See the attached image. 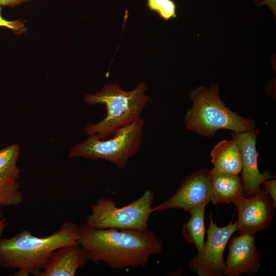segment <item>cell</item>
Wrapping results in <instances>:
<instances>
[{
  "label": "cell",
  "instance_id": "1",
  "mask_svg": "<svg viewBox=\"0 0 276 276\" xmlns=\"http://www.w3.org/2000/svg\"><path fill=\"white\" fill-rule=\"evenodd\" d=\"M78 242L89 260L113 269L145 267L163 248L162 240L148 229L97 228L86 224L79 226Z\"/></svg>",
  "mask_w": 276,
  "mask_h": 276
},
{
  "label": "cell",
  "instance_id": "2",
  "mask_svg": "<svg viewBox=\"0 0 276 276\" xmlns=\"http://www.w3.org/2000/svg\"><path fill=\"white\" fill-rule=\"evenodd\" d=\"M79 236V226L65 221L48 236H36L25 229L11 238H0V265L16 270L14 275L36 276L55 250L78 243Z\"/></svg>",
  "mask_w": 276,
  "mask_h": 276
},
{
  "label": "cell",
  "instance_id": "3",
  "mask_svg": "<svg viewBox=\"0 0 276 276\" xmlns=\"http://www.w3.org/2000/svg\"><path fill=\"white\" fill-rule=\"evenodd\" d=\"M147 85L140 82L130 91L123 90L118 84L107 83L101 90L84 97L89 105L105 106L107 113L97 123L90 122L85 128L87 135L97 139L107 138L119 129L140 118L145 107L150 100L146 94Z\"/></svg>",
  "mask_w": 276,
  "mask_h": 276
},
{
  "label": "cell",
  "instance_id": "4",
  "mask_svg": "<svg viewBox=\"0 0 276 276\" xmlns=\"http://www.w3.org/2000/svg\"><path fill=\"white\" fill-rule=\"evenodd\" d=\"M218 92L216 84H212L209 88L197 87L190 92L193 106L185 114L186 128L206 136H213L222 129L237 133L254 130V122L227 108L220 98Z\"/></svg>",
  "mask_w": 276,
  "mask_h": 276
},
{
  "label": "cell",
  "instance_id": "5",
  "mask_svg": "<svg viewBox=\"0 0 276 276\" xmlns=\"http://www.w3.org/2000/svg\"><path fill=\"white\" fill-rule=\"evenodd\" d=\"M145 121L140 118L103 139L88 136L74 145L68 156L85 159H102L114 164L119 169L125 168L129 159L141 147Z\"/></svg>",
  "mask_w": 276,
  "mask_h": 276
},
{
  "label": "cell",
  "instance_id": "6",
  "mask_svg": "<svg viewBox=\"0 0 276 276\" xmlns=\"http://www.w3.org/2000/svg\"><path fill=\"white\" fill-rule=\"evenodd\" d=\"M153 199V192L148 190L135 201L120 208L114 201L101 198L91 205L86 224L97 228L147 230Z\"/></svg>",
  "mask_w": 276,
  "mask_h": 276
},
{
  "label": "cell",
  "instance_id": "7",
  "mask_svg": "<svg viewBox=\"0 0 276 276\" xmlns=\"http://www.w3.org/2000/svg\"><path fill=\"white\" fill-rule=\"evenodd\" d=\"M237 231L236 221L232 220L226 226L218 227L210 215V224L206 231L207 239L202 250L191 259L189 268L198 276H221L225 262L223 254L232 235Z\"/></svg>",
  "mask_w": 276,
  "mask_h": 276
},
{
  "label": "cell",
  "instance_id": "8",
  "mask_svg": "<svg viewBox=\"0 0 276 276\" xmlns=\"http://www.w3.org/2000/svg\"><path fill=\"white\" fill-rule=\"evenodd\" d=\"M238 213L237 231L240 234L256 233L268 228L273 216V202L264 189L252 196H242L233 203Z\"/></svg>",
  "mask_w": 276,
  "mask_h": 276
},
{
  "label": "cell",
  "instance_id": "9",
  "mask_svg": "<svg viewBox=\"0 0 276 276\" xmlns=\"http://www.w3.org/2000/svg\"><path fill=\"white\" fill-rule=\"evenodd\" d=\"M211 183L210 170L201 169L194 171L171 197L152 208V212L170 209L187 211L198 206H206L210 202Z\"/></svg>",
  "mask_w": 276,
  "mask_h": 276
},
{
  "label": "cell",
  "instance_id": "10",
  "mask_svg": "<svg viewBox=\"0 0 276 276\" xmlns=\"http://www.w3.org/2000/svg\"><path fill=\"white\" fill-rule=\"evenodd\" d=\"M258 131H251L233 133V139L239 145L242 154V167L241 180L246 197L254 196L262 182L273 178L271 172L261 173L258 166V153L257 151L256 138Z\"/></svg>",
  "mask_w": 276,
  "mask_h": 276
},
{
  "label": "cell",
  "instance_id": "11",
  "mask_svg": "<svg viewBox=\"0 0 276 276\" xmlns=\"http://www.w3.org/2000/svg\"><path fill=\"white\" fill-rule=\"evenodd\" d=\"M224 262L223 274L226 276L257 274L261 260L256 247L254 235L243 234L232 238Z\"/></svg>",
  "mask_w": 276,
  "mask_h": 276
},
{
  "label": "cell",
  "instance_id": "12",
  "mask_svg": "<svg viewBox=\"0 0 276 276\" xmlns=\"http://www.w3.org/2000/svg\"><path fill=\"white\" fill-rule=\"evenodd\" d=\"M89 260L86 251L78 243L63 246L52 253L36 276H74Z\"/></svg>",
  "mask_w": 276,
  "mask_h": 276
},
{
  "label": "cell",
  "instance_id": "13",
  "mask_svg": "<svg viewBox=\"0 0 276 276\" xmlns=\"http://www.w3.org/2000/svg\"><path fill=\"white\" fill-rule=\"evenodd\" d=\"M210 201L214 204L234 203L245 196L243 186L239 175L219 171L213 168L210 170Z\"/></svg>",
  "mask_w": 276,
  "mask_h": 276
},
{
  "label": "cell",
  "instance_id": "14",
  "mask_svg": "<svg viewBox=\"0 0 276 276\" xmlns=\"http://www.w3.org/2000/svg\"><path fill=\"white\" fill-rule=\"evenodd\" d=\"M214 168L219 171L239 175L242 167L240 147L234 139L217 143L211 152Z\"/></svg>",
  "mask_w": 276,
  "mask_h": 276
},
{
  "label": "cell",
  "instance_id": "15",
  "mask_svg": "<svg viewBox=\"0 0 276 276\" xmlns=\"http://www.w3.org/2000/svg\"><path fill=\"white\" fill-rule=\"evenodd\" d=\"M205 205H201L188 210L190 217L182 226L181 231L187 241L195 246L198 252L202 250L205 243Z\"/></svg>",
  "mask_w": 276,
  "mask_h": 276
},
{
  "label": "cell",
  "instance_id": "16",
  "mask_svg": "<svg viewBox=\"0 0 276 276\" xmlns=\"http://www.w3.org/2000/svg\"><path fill=\"white\" fill-rule=\"evenodd\" d=\"M19 152L17 144L0 150V175L18 180L20 173L17 166Z\"/></svg>",
  "mask_w": 276,
  "mask_h": 276
},
{
  "label": "cell",
  "instance_id": "17",
  "mask_svg": "<svg viewBox=\"0 0 276 276\" xmlns=\"http://www.w3.org/2000/svg\"><path fill=\"white\" fill-rule=\"evenodd\" d=\"M23 200L17 180L0 175V207L16 206Z\"/></svg>",
  "mask_w": 276,
  "mask_h": 276
},
{
  "label": "cell",
  "instance_id": "18",
  "mask_svg": "<svg viewBox=\"0 0 276 276\" xmlns=\"http://www.w3.org/2000/svg\"><path fill=\"white\" fill-rule=\"evenodd\" d=\"M146 6L165 21L177 17L176 5L173 0H147Z\"/></svg>",
  "mask_w": 276,
  "mask_h": 276
},
{
  "label": "cell",
  "instance_id": "19",
  "mask_svg": "<svg viewBox=\"0 0 276 276\" xmlns=\"http://www.w3.org/2000/svg\"><path fill=\"white\" fill-rule=\"evenodd\" d=\"M0 27H5L11 29L15 34H19L23 32L26 29L24 23L20 20H7L4 19L1 15L0 7Z\"/></svg>",
  "mask_w": 276,
  "mask_h": 276
},
{
  "label": "cell",
  "instance_id": "20",
  "mask_svg": "<svg viewBox=\"0 0 276 276\" xmlns=\"http://www.w3.org/2000/svg\"><path fill=\"white\" fill-rule=\"evenodd\" d=\"M264 186V189L269 195L271 199H272L274 206H276V180L275 179L272 180H266L264 181L262 183Z\"/></svg>",
  "mask_w": 276,
  "mask_h": 276
},
{
  "label": "cell",
  "instance_id": "21",
  "mask_svg": "<svg viewBox=\"0 0 276 276\" xmlns=\"http://www.w3.org/2000/svg\"><path fill=\"white\" fill-rule=\"evenodd\" d=\"M28 0H0V5L13 7L22 4Z\"/></svg>",
  "mask_w": 276,
  "mask_h": 276
},
{
  "label": "cell",
  "instance_id": "22",
  "mask_svg": "<svg viewBox=\"0 0 276 276\" xmlns=\"http://www.w3.org/2000/svg\"><path fill=\"white\" fill-rule=\"evenodd\" d=\"M7 222L6 217L4 216V214L0 209V238L5 231L7 226Z\"/></svg>",
  "mask_w": 276,
  "mask_h": 276
}]
</instances>
